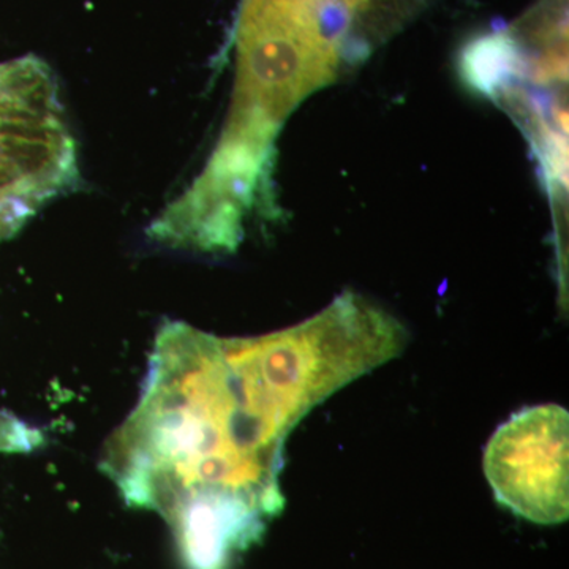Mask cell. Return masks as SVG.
<instances>
[{"mask_svg": "<svg viewBox=\"0 0 569 569\" xmlns=\"http://www.w3.org/2000/svg\"><path fill=\"white\" fill-rule=\"evenodd\" d=\"M381 362L376 326L343 298L261 337L168 323L100 467L130 507L167 522L183 568L231 569L282 512L288 436Z\"/></svg>", "mask_w": 569, "mask_h": 569, "instance_id": "1", "label": "cell"}, {"mask_svg": "<svg viewBox=\"0 0 569 569\" xmlns=\"http://www.w3.org/2000/svg\"><path fill=\"white\" fill-rule=\"evenodd\" d=\"M348 32L339 0H244L233 111L220 148L269 162L284 119L336 80Z\"/></svg>", "mask_w": 569, "mask_h": 569, "instance_id": "2", "label": "cell"}, {"mask_svg": "<svg viewBox=\"0 0 569 569\" xmlns=\"http://www.w3.org/2000/svg\"><path fill=\"white\" fill-rule=\"evenodd\" d=\"M73 146L54 99L0 66V238L73 181Z\"/></svg>", "mask_w": 569, "mask_h": 569, "instance_id": "3", "label": "cell"}, {"mask_svg": "<svg viewBox=\"0 0 569 569\" xmlns=\"http://www.w3.org/2000/svg\"><path fill=\"white\" fill-rule=\"evenodd\" d=\"M568 436V411L556 403L523 408L498 427L485 452L486 478L498 503L530 522H565Z\"/></svg>", "mask_w": 569, "mask_h": 569, "instance_id": "4", "label": "cell"}, {"mask_svg": "<svg viewBox=\"0 0 569 569\" xmlns=\"http://www.w3.org/2000/svg\"><path fill=\"white\" fill-rule=\"evenodd\" d=\"M462 73L478 91L496 96L527 73L526 54L515 32L497 31L478 37L462 52Z\"/></svg>", "mask_w": 569, "mask_h": 569, "instance_id": "5", "label": "cell"}, {"mask_svg": "<svg viewBox=\"0 0 569 569\" xmlns=\"http://www.w3.org/2000/svg\"><path fill=\"white\" fill-rule=\"evenodd\" d=\"M348 18V41H358L365 32L373 39V32L385 33L410 13L418 0H339ZM376 33V36H377ZM365 40V41H366Z\"/></svg>", "mask_w": 569, "mask_h": 569, "instance_id": "6", "label": "cell"}]
</instances>
